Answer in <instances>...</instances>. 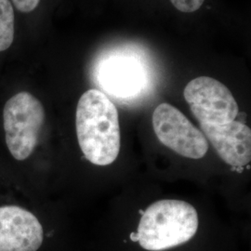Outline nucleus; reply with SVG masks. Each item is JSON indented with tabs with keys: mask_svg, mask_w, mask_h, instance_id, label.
Returning <instances> with one entry per match:
<instances>
[{
	"mask_svg": "<svg viewBox=\"0 0 251 251\" xmlns=\"http://www.w3.org/2000/svg\"><path fill=\"white\" fill-rule=\"evenodd\" d=\"M45 109L40 100L27 91L12 96L3 110L6 144L12 157L24 161L38 144L45 122Z\"/></svg>",
	"mask_w": 251,
	"mask_h": 251,
	"instance_id": "obj_3",
	"label": "nucleus"
},
{
	"mask_svg": "<svg viewBox=\"0 0 251 251\" xmlns=\"http://www.w3.org/2000/svg\"><path fill=\"white\" fill-rule=\"evenodd\" d=\"M152 122L157 139L173 152L191 159L206 155V137L177 108L169 103L159 104L152 113Z\"/></svg>",
	"mask_w": 251,
	"mask_h": 251,
	"instance_id": "obj_4",
	"label": "nucleus"
},
{
	"mask_svg": "<svg viewBox=\"0 0 251 251\" xmlns=\"http://www.w3.org/2000/svg\"><path fill=\"white\" fill-rule=\"evenodd\" d=\"M144 70L135 62L117 58L103 63L100 70L101 86L111 94L127 97L134 95L144 86Z\"/></svg>",
	"mask_w": 251,
	"mask_h": 251,
	"instance_id": "obj_8",
	"label": "nucleus"
},
{
	"mask_svg": "<svg viewBox=\"0 0 251 251\" xmlns=\"http://www.w3.org/2000/svg\"><path fill=\"white\" fill-rule=\"evenodd\" d=\"M183 96L199 123L224 125L233 121L239 113L232 92L212 77L199 76L190 81Z\"/></svg>",
	"mask_w": 251,
	"mask_h": 251,
	"instance_id": "obj_5",
	"label": "nucleus"
},
{
	"mask_svg": "<svg viewBox=\"0 0 251 251\" xmlns=\"http://www.w3.org/2000/svg\"><path fill=\"white\" fill-rule=\"evenodd\" d=\"M15 8L22 12H31L37 8L40 0H12Z\"/></svg>",
	"mask_w": 251,
	"mask_h": 251,
	"instance_id": "obj_11",
	"label": "nucleus"
},
{
	"mask_svg": "<svg viewBox=\"0 0 251 251\" xmlns=\"http://www.w3.org/2000/svg\"><path fill=\"white\" fill-rule=\"evenodd\" d=\"M171 2L179 11L191 13L200 9L205 0H171Z\"/></svg>",
	"mask_w": 251,
	"mask_h": 251,
	"instance_id": "obj_10",
	"label": "nucleus"
},
{
	"mask_svg": "<svg viewBox=\"0 0 251 251\" xmlns=\"http://www.w3.org/2000/svg\"><path fill=\"white\" fill-rule=\"evenodd\" d=\"M197 209L185 201H156L142 216L130 239L148 251H164L190 241L198 232Z\"/></svg>",
	"mask_w": 251,
	"mask_h": 251,
	"instance_id": "obj_2",
	"label": "nucleus"
},
{
	"mask_svg": "<svg viewBox=\"0 0 251 251\" xmlns=\"http://www.w3.org/2000/svg\"><path fill=\"white\" fill-rule=\"evenodd\" d=\"M77 141L85 157L97 166L116 161L120 151V125L116 105L99 90H87L75 113Z\"/></svg>",
	"mask_w": 251,
	"mask_h": 251,
	"instance_id": "obj_1",
	"label": "nucleus"
},
{
	"mask_svg": "<svg viewBox=\"0 0 251 251\" xmlns=\"http://www.w3.org/2000/svg\"><path fill=\"white\" fill-rule=\"evenodd\" d=\"M14 39V11L9 0H0V51L8 50Z\"/></svg>",
	"mask_w": 251,
	"mask_h": 251,
	"instance_id": "obj_9",
	"label": "nucleus"
},
{
	"mask_svg": "<svg viewBox=\"0 0 251 251\" xmlns=\"http://www.w3.org/2000/svg\"><path fill=\"white\" fill-rule=\"evenodd\" d=\"M45 237L35 214L14 205L0 206V251H40Z\"/></svg>",
	"mask_w": 251,
	"mask_h": 251,
	"instance_id": "obj_6",
	"label": "nucleus"
},
{
	"mask_svg": "<svg viewBox=\"0 0 251 251\" xmlns=\"http://www.w3.org/2000/svg\"><path fill=\"white\" fill-rule=\"evenodd\" d=\"M199 124L200 130L225 163L234 168L250 164L251 130L248 126L235 120L224 125Z\"/></svg>",
	"mask_w": 251,
	"mask_h": 251,
	"instance_id": "obj_7",
	"label": "nucleus"
}]
</instances>
